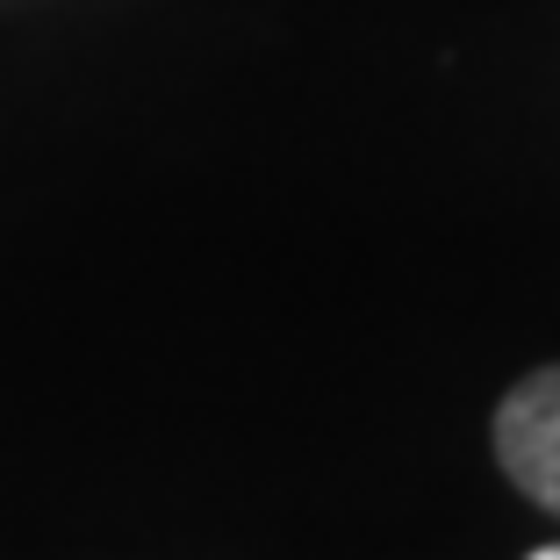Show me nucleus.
Masks as SVG:
<instances>
[{"mask_svg":"<svg viewBox=\"0 0 560 560\" xmlns=\"http://www.w3.org/2000/svg\"><path fill=\"white\" fill-rule=\"evenodd\" d=\"M495 467L517 495L560 517V366H539L495 402Z\"/></svg>","mask_w":560,"mask_h":560,"instance_id":"obj_1","label":"nucleus"},{"mask_svg":"<svg viewBox=\"0 0 560 560\" xmlns=\"http://www.w3.org/2000/svg\"><path fill=\"white\" fill-rule=\"evenodd\" d=\"M525 560H560V539H553V546H539V553H525Z\"/></svg>","mask_w":560,"mask_h":560,"instance_id":"obj_2","label":"nucleus"}]
</instances>
